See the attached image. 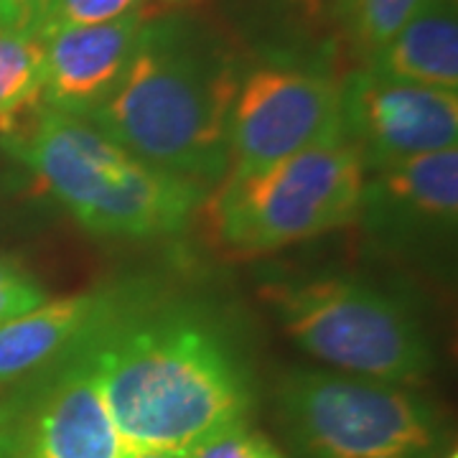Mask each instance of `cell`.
I'll list each match as a JSON object with an SVG mask.
<instances>
[{
	"label": "cell",
	"mask_w": 458,
	"mask_h": 458,
	"mask_svg": "<svg viewBox=\"0 0 458 458\" xmlns=\"http://www.w3.org/2000/svg\"><path fill=\"white\" fill-rule=\"evenodd\" d=\"M364 165L346 140H328L209 194L219 242L240 255H265L342 229L357 219Z\"/></svg>",
	"instance_id": "6"
},
{
	"label": "cell",
	"mask_w": 458,
	"mask_h": 458,
	"mask_svg": "<svg viewBox=\"0 0 458 458\" xmlns=\"http://www.w3.org/2000/svg\"><path fill=\"white\" fill-rule=\"evenodd\" d=\"M143 11L98 26L66 29L44 38L47 64L38 102L51 110L87 120L123 82L140 31Z\"/></svg>",
	"instance_id": "11"
},
{
	"label": "cell",
	"mask_w": 458,
	"mask_h": 458,
	"mask_svg": "<svg viewBox=\"0 0 458 458\" xmlns=\"http://www.w3.org/2000/svg\"><path fill=\"white\" fill-rule=\"evenodd\" d=\"M120 458H183L176 454H164V451H123Z\"/></svg>",
	"instance_id": "21"
},
{
	"label": "cell",
	"mask_w": 458,
	"mask_h": 458,
	"mask_svg": "<svg viewBox=\"0 0 458 458\" xmlns=\"http://www.w3.org/2000/svg\"><path fill=\"white\" fill-rule=\"evenodd\" d=\"M183 458H288L280 451L276 443L270 441L265 433L252 423H237L227 428L222 433H216L214 438L197 445L191 454Z\"/></svg>",
	"instance_id": "18"
},
{
	"label": "cell",
	"mask_w": 458,
	"mask_h": 458,
	"mask_svg": "<svg viewBox=\"0 0 458 458\" xmlns=\"http://www.w3.org/2000/svg\"><path fill=\"white\" fill-rule=\"evenodd\" d=\"M445 458H458V456H456V451H451V454H448V456H445Z\"/></svg>",
	"instance_id": "23"
},
{
	"label": "cell",
	"mask_w": 458,
	"mask_h": 458,
	"mask_svg": "<svg viewBox=\"0 0 458 458\" xmlns=\"http://www.w3.org/2000/svg\"><path fill=\"white\" fill-rule=\"evenodd\" d=\"M140 3L143 0H54L38 36L49 38L66 29L98 26L114 18L131 16L135 11H140Z\"/></svg>",
	"instance_id": "16"
},
{
	"label": "cell",
	"mask_w": 458,
	"mask_h": 458,
	"mask_svg": "<svg viewBox=\"0 0 458 458\" xmlns=\"http://www.w3.org/2000/svg\"><path fill=\"white\" fill-rule=\"evenodd\" d=\"M344 140L367 174L458 146V92L361 66L342 82Z\"/></svg>",
	"instance_id": "9"
},
{
	"label": "cell",
	"mask_w": 458,
	"mask_h": 458,
	"mask_svg": "<svg viewBox=\"0 0 458 458\" xmlns=\"http://www.w3.org/2000/svg\"><path fill=\"white\" fill-rule=\"evenodd\" d=\"M280 13L295 18L303 26H318L324 21L336 18L334 0H270Z\"/></svg>",
	"instance_id": "20"
},
{
	"label": "cell",
	"mask_w": 458,
	"mask_h": 458,
	"mask_svg": "<svg viewBox=\"0 0 458 458\" xmlns=\"http://www.w3.org/2000/svg\"><path fill=\"white\" fill-rule=\"evenodd\" d=\"M77 346L92 364L123 451L186 456L255 410L240 344L225 318L191 298L102 291Z\"/></svg>",
	"instance_id": "1"
},
{
	"label": "cell",
	"mask_w": 458,
	"mask_h": 458,
	"mask_svg": "<svg viewBox=\"0 0 458 458\" xmlns=\"http://www.w3.org/2000/svg\"><path fill=\"white\" fill-rule=\"evenodd\" d=\"M102 303V291L49 298L33 311L0 324V387H13L64 357Z\"/></svg>",
	"instance_id": "13"
},
{
	"label": "cell",
	"mask_w": 458,
	"mask_h": 458,
	"mask_svg": "<svg viewBox=\"0 0 458 458\" xmlns=\"http://www.w3.org/2000/svg\"><path fill=\"white\" fill-rule=\"evenodd\" d=\"M273 408L295 458H436L445 443L428 397L334 369L285 372Z\"/></svg>",
	"instance_id": "5"
},
{
	"label": "cell",
	"mask_w": 458,
	"mask_h": 458,
	"mask_svg": "<svg viewBox=\"0 0 458 458\" xmlns=\"http://www.w3.org/2000/svg\"><path fill=\"white\" fill-rule=\"evenodd\" d=\"M342 138V82L311 66H255L242 74L229 114L225 179H242Z\"/></svg>",
	"instance_id": "7"
},
{
	"label": "cell",
	"mask_w": 458,
	"mask_h": 458,
	"mask_svg": "<svg viewBox=\"0 0 458 458\" xmlns=\"http://www.w3.org/2000/svg\"><path fill=\"white\" fill-rule=\"evenodd\" d=\"M364 66L390 80L456 92V0H420L408 23L375 51Z\"/></svg>",
	"instance_id": "12"
},
{
	"label": "cell",
	"mask_w": 458,
	"mask_h": 458,
	"mask_svg": "<svg viewBox=\"0 0 458 458\" xmlns=\"http://www.w3.org/2000/svg\"><path fill=\"white\" fill-rule=\"evenodd\" d=\"M354 222L385 252H445L458 227V146L367 174Z\"/></svg>",
	"instance_id": "10"
},
{
	"label": "cell",
	"mask_w": 458,
	"mask_h": 458,
	"mask_svg": "<svg viewBox=\"0 0 458 458\" xmlns=\"http://www.w3.org/2000/svg\"><path fill=\"white\" fill-rule=\"evenodd\" d=\"M288 339L342 375L418 387L436 367L423 321L397 295L344 276L283 280L265 288Z\"/></svg>",
	"instance_id": "4"
},
{
	"label": "cell",
	"mask_w": 458,
	"mask_h": 458,
	"mask_svg": "<svg viewBox=\"0 0 458 458\" xmlns=\"http://www.w3.org/2000/svg\"><path fill=\"white\" fill-rule=\"evenodd\" d=\"M3 148L77 225L98 237L153 240L189 225L209 189L140 161L89 120L36 102L8 120Z\"/></svg>",
	"instance_id": "3"
},
{
	"label": "cell",
	"mask_w": 458,
	"mask_h": 458,
	"mask_svg": "<svg viewBox=\"0 0 458 458\" xmlns=\"http://www.w3.org/2000/svg\"><path fill=\"white\" fill-rule=\"evenodd\" d=\"M418 5L420 0H352L342 23L364 59H369L408 23Z\"/></svg>",
	"instance_id": "15"
},
{
	"label": "cell",
	"mask_w": 458,
	"mask_h": 458,
	"mask_svg": "<svg viewBox=\"0 0 458 458\" xmlns=\"http://www.w3.org/2000/svg\"><path fill=\"white\" fill-rule=\"evenodd\" d=\"M47 41L36 33L0 29V125L41 98Z\"/></svg>",
	"instance_id": "14"
},
{
	"label": "cell",
	"mask_w": 458,
	"mask_h": 458,
	"mask_svg": "<svg viewBox=\"0 0 458 458\" xmlns=\"http://www.w3.org/2000/svg\"><path fill=\"white\" fill-rule=\"evenodd\" d=\"M123 443L80 346L0 397V458H120Z\"/></svg>",
	"instance_id": "8"
},
{
	"label": "cell",
	"mask_w": 458,
	"mask_h": 458,
	"mask_svg": "<svg viewBox=\"0 0 458 458\" xmlns=\"http://www.w3.org/2000/svg\"><path fill=\"white\" fill-rule=\"evenodd\" d=\"M54 0H0V29L41 33Z\"/></svg>",
	"instance_id": "19"
},
{
	"label": "cell",
	"mask_w": 458,
	"mask_h": 458,
	"mask_svg": "<svg viewBox=\"0 0 458 458\" xmlns=\"http://www.w3.org/2000/svg\"><path fill=\"white\" fill-rule=\"evenodd\" d=\"M49 298L44 283L23 262L0 255V324L33 311Z\"/></svg>",
	"instance_id": "17"
},
{
	"label": "cell",
	"mask_w": 458,
	"mask_h": 458,
	"mask_svg": "<svg viewBox=\"0 0 458 458\" xmlns=\"http://www.w3.org/2000/svg\"><path fill=\"white\" fill-rule=\"evenodd\" d=\"M240 82L237 59L204 26L146 21L123 82L87 120L140 161L209 189L227 174Z\"/></svg>",
	"instance_id": "2"
},
{
	"label": "cell",
	"mask_w": 458,
	"mask_h": 458,
	"mask_svg": "<svg viewBox=\"0 0 458 458\" xmlns=\"http://www.w3.org/2000/svg\"><path fill=\"white\" fill-rule=\"evenodd\" d=\"M349 5H352V0H334V11H336V18H339V21H344Z\"/></svg>",
	"instance_id": "22"
}]
</instances>
